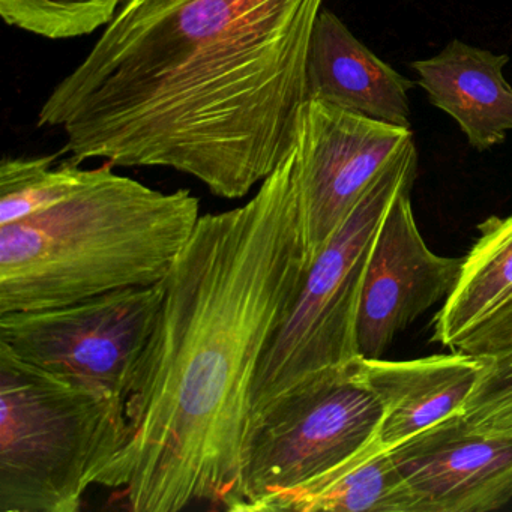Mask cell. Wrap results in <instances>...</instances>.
Instances as JSON below:
<instances>
[{
	"label": "cell",
	"instance_id": "6da1fadb",
	"mask_svg": "<svg viewBox=\"0 0 512 512\" xmlns=\"http://www.w3.org/2000/svg\"><path fill=\"white\" fill-rule=\"evenodd\" d=\"M325 0H125L38 127L76 164L164 167L242 199L290 154Z\"/></svg>",
	"mask_w": 512,
	"mask_h": 512
},
{
	"label": "cell",
	"instance_id": "7a4b0ae2",
	"mask_svg": "<svg viewBox=\"0 0 512 512\" xmlns=\"http://www.w3.org/2000/svg\"><path fill=\"white\" fill-rule=\"evenodd\" d=\"M310 266L290 151L245 205L200 217L164 280L127 442L97 485L121 488L133 512H235L254 380Z\"/></svg>",
	"mask_w": 512,
	"mask_h": 512
},
{
	"label": "cell",
	"instance_id": "3957f363",
	"mask_svg": "<svg viewBox=\"0 0 512 512\" xmlns=\"http://www.w3.org/2000/svg\"><path fill=\"white\" fill-rule=\"evenodd\" d=\"M200 217L190 191L161 193L106 163L67 202L0 226V314L161 283Z\"/></svg>",
	"mask_w": 512,
	"mask_h": 512
},
{
	"label": "cell",
	"instance_id": "277c9868",
	"mask_svg": "<svg viewBox=\"0 0 512 512\" xmlns=\"http://www.w3.org/2000/svg\"><path fill=\"white\" fill-rule=\"evenodd\" d=\"M127 404L0 344V512H77L124 448Z\"/></svg>",
	"mask_w": 512,
	"mask_h": 512
},
{
	"label": "cell",
	"instance_id": "5b68a950",
	"mask_svg": "<svg viewBox=\"0 0 512 512\" xmlns=\"http://www.w3.org/2000/svg\"><path fill=\"white\" fill-rule=\"evenodd\" d=\"M415 142L400 152L313 260L301 292L257 371L251 431L284 398L359 358L356 320L368 256L397 191L416 179ZM250 431V436H251Z\"/></svg>",
	"mask_w": 512,
	"mask_h": 512
},
{
	"label": "cell",
	"instance_id": "8992f818",
	"mask_svg": "<svg viewBox=\"0 0 512 512\" xmlns=\"http://www.w3.org/2000/svg\"><path fill=\"white\" fill-rule=\"evenodd\" d=\"M358 359L293 392L257 422L235 512L319 478L377 442L382 404Z\"/></svg>",
	"mask_w": 512,
	"mask_h": 512
},
{
	"label": "cell",
	"instance_id": "52a82bcc",
	"mask_svg": "<svg viewBox=\"0 0 512 512\" xmlns=\"http://www.w3.org/2000/svg\"><path fill=\"white\" fill-rule=\"evenodd\" d=\"M163 298L161 281L65 307L0 314V344L35 367L127 404Z\"/></svg>",
	"mask_w": 512,
	"mask_h": 512
},
{
	"label": "cell",
	"instance_id": "ba28073f",
	"mask_svg": "<svg viewBox=\"0 0 512 512\" xmlns=\"http://www.w3.org/2000/svg\"><path fill=\"white\" fill-rule=\"evenodd\" d=\"M415 142L395 127L307 100L293 142L295 178L311 263L338 232L376 176Z\"/></svg>",
	"mask_w": 512,
	"mask_h": 512
},
{
	"label": "cell",
	"instance_id": "9c48e42d",
	"mask_svg": "<svg viewBox=\"0 0 512 512\" xmlns=\"http://www.w3.org/2000/svg\"><path fill=\"white\" fill-rule=\"evenodd\" d=\"M413 184L395 194L368 256L356 320L359 358H382L395 335L448 298L460 277L463 259L437 256L425 244L413 215Z\"/></svg>",
	"mask_w": 512,
	"mask_h": 512
},
{
	"label": "cell",
	"instance_id": "30bf717a",
	"mask_svg": "<svg viewBox=\"0 0 512 512\" xmlns=\"http://www.w3.org/2000/svg\"><path fill=\"white\" fill-rule=\"evenodd\" d=\"M389 452L415 512H487L512 500V433L472 430L460 412Z\"/></svg>",
	"mask_w": 512,
	"mask_h": 512
},
{
	"label": "cell",
	"instance_id": "8fae6325",
	"mask_svg": "<svg viewBox=\"0 0 512 512\" xmlns=\"http://www.w3.org/2000/svg\"><path fill=\"white\" fill-rule=\"evenodd\" d=\"M487 359L461 350L410 361L359 358V370L382 404L380 446L389 451L461 412Z\"/></svg>",
	"mask_w": 512,
	"mask_h": 512
},
{
	"label": "cell",
	"instance_id": "7c38bea8",
	"mask_svg": "<svg viewBox=\"0 0 512 512\" xmlns=\"http://www.w3.org/2000/svg\"><path fill=\"white\" fill-rule=\"evenodd\" d=\"M412 80L365 47L337 14L323 8L311 35L307 100L395 127L409 128Z\"/></svg>",
	"mask_w": 512,
	"mask_h": 512
},
{
	"label": "cell",
	"instance_id": "4fadbf2b",
	"mask_svg": "<svg viewBox=\"0 0 512 512\" xmlns=\"http://www.w3.org/2000/svg\"><path fill=\"white\" fill-rule=\"evenodd\" d=\"M508 62V55L454 40L412 68L430 103L457 122L472 148L487 151L512 131V86L503 77Z\"/></svg>",
	"mask_w": 512,
	"mask_h": 512
},
{
	"label": "cell",
	"instance_id": "5bb4252c",
	"mask_svg": "<svg viewBox=\"0 0 512 512\" xmlns=\"http://www.w3.org/2000/svg\"><path fill=\"white\" fill-rule=\"evenodd\" d=\"M415 512L412 493L379 439L319 478L254 503L248 512Z\"/></svg>",
	"mask_w": 512,
	"mask_h": 512
},
{
	"label": "cell",
	"instance_id": "9a60e30c",
	"mask_svg": "<svg viewBox=\"0 0 512 512\" xmlns=\"http://www.w3.org/2000/svg\"><path fill=\"white\" fill-rule=\"evenodd\" d=\"M478 232L457 284L433 320L431 341L449 349L512 305V214L482 221Z\"/></svg>",
	"mask_w": 512,
	"mask_h": 512
},
{
	"label": "cell",
	"instance_id": "2e32d148",
	"mask_svg": "<svg viewBox=\"0 0 512 512\" xmlns=\"http://www.w3.org/2000/svg\"><path fill=\"white\" fill-rule=\"evenodd\" d=\"M50 157L4 158L0 164V226L49 211L79 193L97 169Z\"/></svg>",
	"mask_w": 512,
	"mask_h": 512
},
{
	"label": "cell",
	"instance_id": "e0dca14e",
	"mask_svg": "<svg viewBox=\"0 0 512 512\" xmlns=\"http://www.w3.org/2000/svg\"><path fill=\"white\" fill-rule=\"evenodd\" d=\"M125 0H0L11 28L47 40L86 37L106 28Z\"/></svg>",
	"mask_w": 512,
	"mask_h": 512
},
{
	"label": "cell",
	"instance_id": "ac0fdd59",
	"mask_svg": "<svg viewBox=\"0 0 512 512\" xmlns=\"http://www.w3.org/2000/svg\"><path fill=\"white\" fill-rule=\"evenodd\" d=\"M487 358L460 413L472 430L512 433V349Z\"/></svg>",
	"mask_w": 512,
	"mask_h": 512
},
{
	"label": "cell",
	"instance_id": "d6986e66",
	"mask_svg": "<svg viewBox=\"0 0 512 512\" xmlns=\"http://www.w3.org/2000/svg\"><path fill=\"white\" fill-rule=\"evenodd\" d=\"M509 349H512V305L467 334L452 350L487 356Z\"/></svg>",
	"mask_w": 512,
	"mask_h": 512
}]
</instances>
